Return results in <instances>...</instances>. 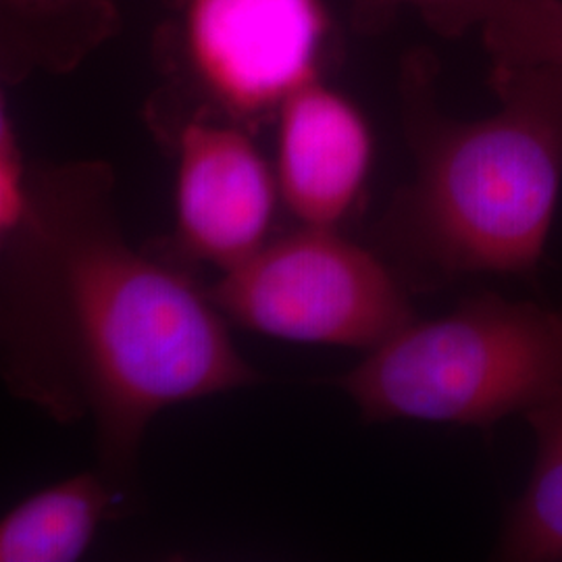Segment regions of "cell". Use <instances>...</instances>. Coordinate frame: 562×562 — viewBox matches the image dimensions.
<instances>
[{
	"label": "cell",
	"mask_w": 562,
	"mask_h": 562,
	"mask_svg": "<svg viewBox=\"0 0 562 562\" xmlns=\"http://www.w3.org/2000/svg\"><path fill=\"white\" fill-rule=\"evenodd\" d=\"M121 498L123 490L102 471H86L44 487L2 517L0 561H78Z\"/></svg>",
	"instance_id": "cell-9"
},
{
	"label": "cell",
	"mask_w": 562,
	"mask_h": 562,
	"mask_svg": "<svg viewBox=\"0 0 562 562\" xmlns=\"http://www.w3.org/2000/svg\"><path fill=\"white\" fill-rule=\"evenodd\" d=\"M510 0H352L350 18L357 32L382 34L404 7L415 9L423 21L443 38H459L471 27H483Z\"/></svg>",
	"instance_id": "cell-12"
},
{
	"label": "cell",
	"mask_w": 562,
	"mask_h": 562,
	"mask_svg": "<svg viewBox=\"0 0 562 562\" xmlns=\"http://www.w3.org/2000/svg\"><path fill=\"white\" fill-rule=\"evenodd\" d=\"M120 30L115 0H0L2 83L69 74Z\"/></svg>",
	"instance_id": "cell-8"
},
{
	"label": "cell",
	"mask_w": 562,
	"mask_h": 562,
	"mask_svg": "<svg viewBox=\"0 0 562 562\" xmlns=\"http://www.w3.org/2000/svg\"><path fill=\"white\" fill-rule=\"evenodd\" d=\"M206 292L225 319L273 340L373 350L415 322L392 265L340 227L301 225Z\"/></svg>",
	"instance_id": "cell-5"
},
{
	"label": "cell",
	"mask_w": 562,
	"mask_h": 562,
	"mask_svg": "<svg viewBox=\"0 0 562 562\" xmlns=\"http://www.w3.org/2000/svg\"><path fill=\"white\" fill-rule=\"evenodd\" d=\"M436 57L401 65L402 121L415 176L383 213V259L408 290L471 276L533 278L562 188V69L492 65L501 109L483 120L438 106Z\"/></svg>",
	"instance_id": "cell-2"
},
{
	"label": "cell",
	"mask_w": 562,
	"mask_h": 562,
	"mask_svg": "<svg viewBox=\"0 0 562 562\" xmlns=\"http://www.w3.org/2000/svg\"><path fill=\"white\" fill-rule=\"evenodd\" d=\"M331 20L323 0H161L153 38L162 86L146 106L157 134L188 117L252 134L322 78Z\"/></svg>",
	"instance_id": "cell-4"
},
{
	"label": "cell",
	"mask_w": 562,
	"mask_h": 562,
	"mask_svg": "<svg viewBox=\"0 0 562 562\" xmlns=\"http://www.w3.org/2000/svg\"><path fill=\"white\" fill-rule=\"evenodd\" d=\"M32 209V167L23 159L7 104L0 111V238L15 234Z\"/></svg>",
	"instance_id": "cell-13"
},
{
	"label": "cell",
	"mask_w": 562,
	"mask_h": 562,
	"mask_svg": "<svg viewBox=\"0 0 562 562\" xmlns=\"http://www.w3.org/2000/svg\"><path fill=\"white\" fill-rule=\"evenodd\" d=\"M276 123L281 202L301 225L340 227L361 202L373 159L364 115L317 78L285 99Z\"/></svg>",
	"instance_id": "cell-7"
},
{
	"label": "cell",
	"mask_w": 562,
	"mask_h": 562,
	"mask_svg": "<svg viewBox=\"0 0 562 562\" xmlns=\"http://www.w3.org/2000/svg\"><path fill=\"white\" fill-rule=\"evenodd\" d=\"M338 385L369 423L487 429L527 415L562 387V299L473 294L443 317L402 327Z\"/></svg>",
	"instance_id": "cell-3"
},
{
	"label": "cell",
	"mask_w": 562,
	"mask_h": 562,
	"mask_svg": "<svg viewBox=\"0 0 562 562\" xmlns=\"http://www.w3.org/2000/svg\"><path fill=\"white\" fill-rule=\"evenodd\" d=\"M2 252L4 380L57 422L92 419L120 490L161 411L259 382L209 292L125 240L106 162L32 167Z\"/></svg>",
	"instance_id": "cell-1"
},
{
	"label": "cell",
	"mask_w": 562,
	"mask_h": 562,
	"mask_svg": "<svg viewBox=\"0 0 562 562\" xmlns=\"http://www.w3.org/2000/svg\"><path fill=\"white\" fill-rule=\"evenodd\" d=\"M482 32L492 65L562 69V0H510Z\"/></svg>",
	"instance_id": "cell-11"
},
{
	"label": "cell",
	"mask_w": 562,
	"mask_h": 562,
	"mask_svg": "<svg viewBox=\"0 0 562 562\" xmlns=\"http://www.w3.org/2000/svg\"><path fill=\"white\" fill-rule=\"evenodd\" d=\"M157 136L176 155L173 244L186 259L227 271L269 241L280 188L250 130L188 117Z\"/></svg>",
	"instance_id": "cell-6"
},
{
	"label": "cell",
	"mask_w": 562,
	"mask_h": 562,
	"mask_svg": "<svg viewBox=\"0 0 562 562\" xmlns=\"http://www.w3.org/2000/svg\"><path fill=\"white\" fill-rule=\"evenodd\" d=\"M525 417L536 434V462L494 554L496 561L562 562V387Z\"/></svg>",
	"instance_id": "cell-10"
}]
</instances>
